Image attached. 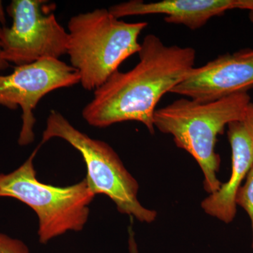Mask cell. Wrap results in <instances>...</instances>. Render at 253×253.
Wrapping results in <instances>:
<instances>
[{"mask_svg": "<svg viewBox=\"0 0 253 253\" xmlns=\"http://www.w3.org/2000/svg\"><path fill=\"white\" fill-rule=\"evenodd\" d=\"M138 54L139 62L132 69L118 70L94 91L82 113L88 124L104 128L136 121L154 134L156 106L194 68L196 51L166 45L158 36L150 34L143 40Z\"/></svg>", "mask_w": 253, "mask_h": 253, "instance_id": "1", "label": "cell"}, {"mask_svg": "<svg viewBox=\"0 0 253 253\" xmlns=\"http://www.w3.org/2000/svg\"><path fill=\"white\" fill-rule=\"evenodd\" d=\"M251 102L248 92L207 103L182 98L155 112V128L172 135L176 146L189 153L199 165L208 194L222 184L217 175L221 163L215 151L218 136L229 123L244 117Z\"/></svg>", "mask_w": 253, "mask_h": 253, "instance_id": "2", "label": "cell"}, {"mask_svg": "<svg viewBox=\"0 0 253 253\" xmlns=\"http://www.w3.org/2000/svg\"><path fill=\"white\" fill-rule=\"evenodd\" d=\"M148 23H126L109 9H96L73 16L68 23L67 54L79 73L82 86L96 90L118 71L121 63L139 53V35Z\"/></svg>", "mask_w": 253, "mask_h": 253, "instance_id": "3", "label": "cell"}, {"mask_svg": "<svg viewBox=\"0 0 253 253\" xmlns=\"http://www.w3.org/2000/svg\"><path fill=\"white\" fill-rule=\"evenodd\" d=\"M42 145L17 169L0 174V197L21 201L36 213L41 244L68 231H81L89 219V206L96 195L86 177L68 186H55L38 180L34 159Z\"/></svg>", "mask_w": 253, "mask_h": 253, "instance_id": "4", "label": "cell"}, {"mask_svg": "<svg viewBox=\"0 0 253 253\" xmlns=\"http://www.w3.org/2000/svg\"><path fill=\"white\" fill-rule=\"evenodd\" d=\"M59 138L81 153L86 164V179L95 195L108 196L118 212L143 223H152L157 212L145 208L137 198L139 184L118 155L104 141L78 130L61 113L51 110L46 119L41 145Z\"/></svg>", "mask_w": 253, "mask_h": 253, "instance_id": "5", "label": "cell"}, {"mask_svg": "<svg viewBox=\"0 0 253 253\" xmlns=\"http://www.w3.org/2000/svg\"><path fill=\"white\" fill-rule=\"evenodd\" d=\"M43 0H13L6 11L11 27L2 26L3 59L16 66L44 59H59L67 54L68 32L53 13L46 11Z\"/></svg>", "mask_w": 253, "mask_h": 253, "instance_id": "6", "label": "cell"}, {"mask_svg": "<svg viewBox=\"0 0 253 253\" xmlns=\"http://www.w3.org/2000/svg\"><path fill=\"white\" fill-rule=\"evenodd\" d=\"M78 71L60 59H44L16 66L7 76H0V106L22 110V126L18 137L20 146L35 139L36 119L33 111L45 95L60 88L80 83Z\"/></svg>", "mask_w": 253, "mask_h": 253, "instance_id": "7", "label": "cell"}, {"mask_svg": "<svg viewBox=\"0 0 253 253\" xmlns=\"http://www.w3.org/2000/svg\"><path fill=\"white\" fill-rule=\"evenodd\" d=\"M253 88V60L239 52L220 55L194 68L170 93L207 103Z\"/></svg>", "mask_w": 253, "mask_h": 253, "instance_id": "8", "label": "cell"}, {"mask_svg": "<svg viewBox=\"0 0 253 253\" xmlns=\"http://www.w3.org/2000/svg\"><path fill=\"white\" fill-rule=\"evenodd\" d=\"M231 149V173L229 180L201 202L204 212L229 224L236 217V192L253 166V103L248 106L243 118L227 126Z\"/></svg>", "mask_w": 253, "mask_h": 253, "instance_id": "9", "label": "cell"}, {"mask_svg": "<svg viewBox=\"0 0 253 253\" xmlns=\"http://www.w3.org/2000/svg\"><path fill=\"white\" fill-rule=\"evenodd\" d=\"M236 4L237 0H163L156 2L131 0L114 5L109 10L119 19L129 16L163 14L167 23L197 30L211 18L236 9Z\"/></svg>", "mask_w": 253, "mask_h": 253, "instance_id": "10", "label": "cell"}, {"mask_svg": "<svg viewBox=\"0 0 253 253\" xmlns=\"http://www.w3.org/2000/svg\"><path fill=\"white\" fill-rule=\"evenodd\" d=\"M236 206L242 208L249 214L252 227V249L253 250V166L245 179V182L240 186L236 192Z\"/></svg>", "mask_w": 253, "mask_h": 253, "instance_id": "11", "label": "cell"}, {"mask_svg": "<svg viewBox=\"0 0 253 253\" xmlns=\"http://www.w3.org/2000/svg\"><path fill=\"white\" fill-rule=\"evenodd\" d=\"M0 253H30L27 245L0 232Z\"/></svg>", "mask_w": 253, "mask_h": 253, "instance_id": "12", "label": "cell"}, {"mask_svg": "<svg viewBox=\"0 0 253 253\" xmlns=\"http://www.w3.org/2000/svg\"><path fill=\"white\" fill-rule=\"evenodd\" d=\"M236 9L248 10L250 21L253 24V0H237Z\"/></svg>", "mask_w": 253, "mask_h": 253, "instance_id": "13", "label": "cell"}, {"mask_svg": "<svg viewBox=\"0 0 253 253\" xmlns=\"http://www.w3.org/2000/svg\"><path fill=\"white\" fill-rule=\"evenodd\" d=\"M128 234H129V239H128L129 253H139L138 252L137 244H136L135 234H134L131 226H129V229H128Z\"/></svg>", "mask_w": 253, "mask_h": 253, "instance_id": "14", "label": "cell"}, {"mask_svg": "<svg viewBox=\"0 0 253 253\" xmlns=\"http://www.w3.org/2000/svg\"><path fill=\"white\" fill-rule=\"evenodd\" d=\"M1 28H2V26H0V76H1V73L2 71H5V70L7 69L9 67V63L3 59L2 49H1Z\"/></svg>", "mask_w": 253, "mask_h": 253, "instance_id": "15", "label": "cell"}, {"mask_svg": "<svg viewBox=\"0 0 253 253\" xmlns=\"http://www.w3.org/2000/svg\"><path fill=\"white\" fill-rule=\"evenodd\" d=\"M6 16L2 1H0V24L2 26H6Z\"/></svg>", "mask_w": 253, "mask_h": 253, "instance_id": "16", "label": "cell"}, {"mask_svg": "<svg viewBox=\"0 0 253 253\" xmlns=\"http://www.w3.org/2000/svg\"><path fill=\"white\" fill-rule=\"evenodd\" d=\"M240 53L245 57L253 60V49L241 50L240 51Z\"/></svg>", "mask_w": 253, "mask_h": 253, "instance_id": "17", "label": "cell"}]
</instances>
